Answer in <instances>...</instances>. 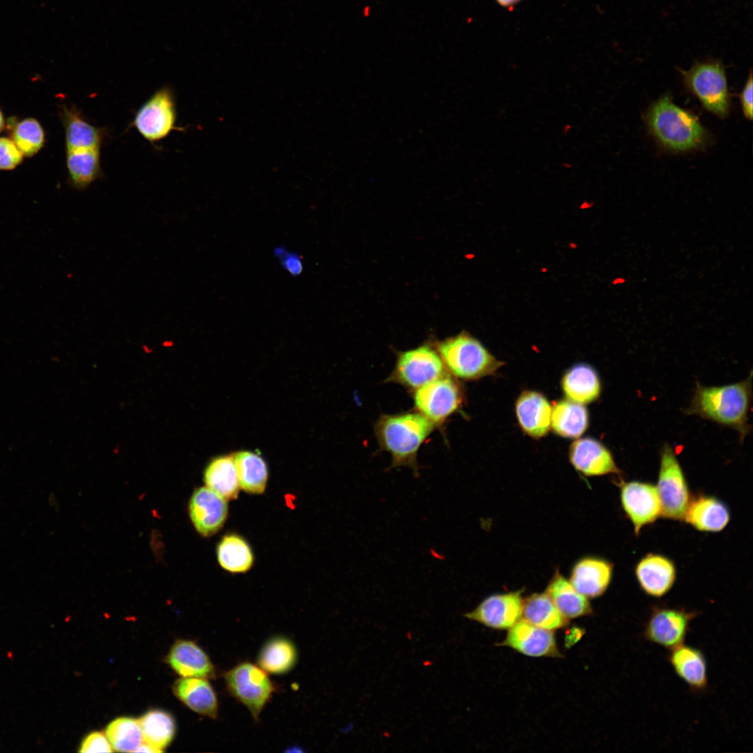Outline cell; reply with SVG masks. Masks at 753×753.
<instances>
[{
    "instance_id": "27",
    "label": "cell",
    "mask_w": 753,
    "mask_h": 753,
    "mask_svg": "<svg viewBox=\"0 0 753 753\" xmlns=\"http://www.w3.org/2000/svg\"><path fill=\"white\" fill-rule=\"evenodd\" d=\"M204 480L208 488L226 501L236 499L240 485L233 454L213 458L206 466Z\"/></svg>"
},
{
    "instance_id": "25",
    "label": "cell",
    "mask_w": 753,
    "mask_h": 753,
    "mask_svg": "<svg viewBox=\"0 0 753 753\" xmlns=\"http://www.w3.org/2000/svg\"><path fill=\"white\" fill-rule=\"evenodd\" d=\"M66 151L79 149L101 150L105 140V128L93 126L75 109L64 110Z\"/></svg>"
},
{
    "instance_id": "5",
    "label": "cell",
    "mask_w": 753,
    "mask_h": 753,
    "mask_svg": "<svg viewBox=\"0 0 753 753\" xmlns=\"http://www.w3.org/2000/svg\"><path fill=\"white\" fill-rule=\"evenodd\" d=\"M683 80L703 107L716 116L726 117L730 97L723 64L717 59L696 62L688 70H681Z\"/></svg>"
},
{
    "instance_id": "14",
    "label": "cell",
    "mask_w": 753,
    "mask_h": 753,
    "mask_svg": "<svg viewBox=\"0 0 753 753\" xmlns=\"http://www.w3.org/2000/svg\"><path fill=\"white\" fill-rule=\"evenodd\" d=\"M498 645L531 657H561L552 630L535 626L522 618L508 629L506 637Z\"/></svg>"
},
{
    "instance_id": "3",
    "label": "cell",
    "mask_w": 753,
    "mask_h": 753,
    "mask_svg": "<svg viewBox=\"0 0 753 753\" xmlns=\"http://www.w3.org/2000/svg\"><path fill=\"white\" fill-rule=\"evenodd\" d=\"M648 127L658 142L674 151H687L704 144L707 133L698 119L664 96L648 109Z\"/></svg>"
},
{
    "instance_id": "44",
    "label": "cell",
    "mask_w": 753,
    "mask_h": 753,
    "mask_svg": "<svg viewBox=\"0 0 753 753\" xmlns=\"http://www.w3.org/2000/svg\"><path fill=\"white\" fill-rule=\"evenodd\" d=\"M571 129L572 126L570 124H567L563 128V133L565 135L568 134Z\"/></svg>"
},
{
    "instance_id": "4",
    "label": "cell",
    "mask_w": 753,
    "mask_h": 753,
    "mask_svg": "<svg viewBox=\"0 0 753 753\" xmlns=\"http://www.w3.org/2000/svg\"><path fill=\"white\" fill-rule=\"evenodd\" d=\"M436 348L447 372L456 379H480L503 365L478 340L465 331L438 342Z\"/></svg>"
},
{
    "instance_id": "31",
    "label": "cell",
    "mask_w": 753,
    "mask_h": 753,
    "mask_svg": "<svg viewBox=\"0 0 753 753\" xmlns=\"http://www.w3.org/2000/svg\"><path fill=\"white\" fill-rule=\"evenodd\" d=\"M240 487L251 494H262L268 472L265 460L257 453L241 450L233 453Z\"/></svg>"
},
{
    "instance_id": "21",
    "label": "cell",
    "mask_w": 753,
    "mask_h": 753,
    "mask_svg": "<svg viewBox=\"0 0 753 753\" xmlns=\"http://www.w3.org/2000/svg\"><path fill=\"white\" fill-rule=\"evenodd\" d=\"M167 658L172 668L183 677L215 676V668L208 656L192 641H176Z\"/></svg>"
},
{
    "instance_id": "34",
    "label": "cell",
    "mask_w": 753,
    "mask_h": 753,
    "mask_svg": "<svg viewBox=\"0 0 753 753\" xmlns=\"http://www.w3.org/2000/svg\"><path fill=\"white\" fill-rule=\"evenodd\" d=\"M144 743L162 752L173 739L175 723L171 715L161 710H151L139 719Z\"/></svg>"
},
{
    "instance_id": "30",
    "label": "cell",
    "mask_w": 753,
    "mask_h": 753,
    "mask_svg": "<svg viewBox=\"0 0 753 753\" xmlns=\"http://www.w3.org/2000/svg\"><path fill=\"white\" fill-rule=\"evenodd\" d=\"M101 150L66 151V165L72 184L84 190L102 175Z\"/></svg>"
},
{
    "instance_id": "2",
    "label": "cell",
    "mask_w": 753,
    "mask_h": 753,
    "mask_svg": "<svg viewBox=\"0 0 753 753\" xmlns=\"http://www.w3.org/2000/svg\"><path fill=\"white\" fill-rule=\"evenodd\" d=\"M752 374L743 381L722 386L696 385L687 414L697 415L736 429L740 440L747 434Z\"/></svg>"
},
{
    "instance_id": "33",
    "label": "cell",
    "mask_w": 753,
    "mask_h": 753,
    "mask_svg": "<svg viewBox=\"0 0 753 753\" xmlns=\"http://www.w3.org/2000/svg\"><path fill=\"white\" fill-rule=\"evenodd\" d=\"M221 567L233 573L245 572L252 565L254 556L248 542L236 534L226 535L217 548Z\"/></svg>"
},
{
    "instance_id": "35",
    "label": "cell",
    "mask_w": 753,
    "mask_h": 753,
    "mask_svg": "<svg viewBox=\"0 0 753 753\" xmlns=\"http://www.w3.org/2000/svg\"><path fill=\"white\" fill-rule=\"evenodd\" d=\"M106 735L112 748L121 752H135L143 740L139 721L127 717L111 722L106 728Z\"/></svg>"
},
{
    "instance_id": "15",
    "label": "cell",
    "mask_w": 753,
    "mask_h": 753,
    "mask_svg": "<svg viewBox=\"0 0 753 753\" xmlns=\"http://www.w3.org/2000/svg\"><path fill=\"white\" fill-rule=\"evenodd\" d=\"M188 509L195 529L206 537L218 531L228 515L227 501L207 487H199L193 492Z\"/></svg>"
},
{
    "instance_id": "13",
    "label": "cell",
    "mask_w": 753,
    "mask_h": 753,
    "mask_svg": "<svg viewBox=\"0 0 753 753\" xmlns=\"http://www.w3.org/2000/svg\"><path fill=\"white\" fill-rule=\"evenodd\" d=\"M622 507L638 535L646 525L661 515V503L656 487L643 482L631 481L621 484Z\"/></svg>"
},
{
    "instance_id": "11",
    "label": "cell",
    "mask_w": 753,
    "mask_h": 753,
    "mask_svg": "<svg viewBox=\"0 0 753 753\" xmlns=\"http://www.w3.org/2000/svg\"><path fill=\"white\" fill-rule=\"evenodd\" d=\"M697 613L682 609L657 607L652 611L644 627L646 640L671 649L683 644L691 621Z\"/></svg>"
},
{
    "instance_id": "6",
    "label": "cell",
    "mask_w": 753,
    "mask_h": 753,
    "mask_svg": "<svg viewBox=\"0 0 753 753\" xmlns=\"http://www.w3.org/2000/svg\"><path fill=\"white\" fill-rule=\"evenodd\" d=\"M174 95L167 85L155 91L137 109L132 126L152 144L166 138L176 126L177 112Z\"/></svg>"
},
{
    "instance_id": "39",
    "label": "cell",
    "mask_w": 753,
    "mask_h": 753,
    "mask_svg": "<svg viewBox=\"0 0 753 753\" xmlns=\"http://www.w3.org/2000/svg\"><path fill=\"white\" fill-rule=\"evenodd\" d=\"M277 252L283 268L290 274L296 276L302 272L303 264L299 256L280 248H278Z\"/></svg>"
},
{
    "instance_id": "37",
    "label": "cell",
    "mask_w": 753,
    "mask_h": 753,
    "mask_svg": "<svg viewBox=\"0 0 753 753\" xmlns=\"http://www.w3.org/2000/svg\"><path fill=\"white\" fill-rule=\"evenodd\" d=\"M23 154L13 139L0 137V169L10 170L20 165Z\"/></svg>"
},
{
    "instance_id": "42",
    "label": "cell",
    "mask_w": 753,
    "mask_h": 753,
    "mask_svg": "<svg viewBox=\"0 0 753 753\" xmlns=\"http://www.w3.org/2000/svg\"><path fill=\"white\" fill-rule=\"evenodd\" d=\"M501 6L505 7L512 6L521 0H496Z\"/></svg>"
},
{
    "instance_id": "8",
    "label": "cell",
    "mask_w": 753,
    "mask_h": 753,
    "mask_svg": "<svg viewBox=\"0 0 753 753\" xmlns=\"http://www.w3.org/2000/svg\"><path fill=\"white\" fill-rule=\"evenodd\" d=\"M225 679L229 693L257 720L274 690L266 671L252 663L244 662L229 670L225 674Z\"/></svg>"
},
{
    "instance_id": "29",
    "label": "cell",
    "mask_w": 753,
    "mask_h": 753,
    "mask_svg": "<svg viewBox=\"0 0 753 753\" xmlns=\"http://www.w3.org/2000/svg\"><path fill=\"white\" fill-rule=\"evenodd\" d=\"M298 652L295 644L283 636L269 639L258 655L259 667L269 674L280 675L289 672L296 665Z\"/></svg>"
},
{
    "instance_id": "1",
    "label": "cell",
    "mask_w": 753,
    "mask_h": 753,
    "mask_svg": "<svg viewBox=\"0 0 753 753\" xmlns=\"http://www.w3.org/2000/svg\"><path fill=\"white\" fill-rule=\"evenodd\" d=\"M435 426L418 411L381 416L374 432L380 447L391 456L389 469L407 466L418 477V452Z\"/></svg>"
},
{
    "instance_id": "19",
    "label": "cell",
    "mask_w": 753,
    "mask_h": 753,
    "mask_svg": "<svg viewBox=\"0 0 753 753\" xmlns=\"http://www.w3.org/2000/svg\"><path fill=\"white\" fill-rule=\"evenodd\" d=\"M612 571V564L604 559L584 558L575 565L569 581L581 595L587 598H594L606 591Z\"/></svg>"
},
{
    "instance_id": "26",
    "label": "cell",
    "mask_w": 753,
    "mask_h": 753,
    "mask_svg": "<svg viewBox=\"0 0 753 753\" xmlns=\"http://www.w3.org/2000/svg\"><path fill=\"white\" fill-rule=\"evenodd\" d=\"M545 593L560 613L568 620L592 613V607L588 598L578 592L558 570L549 582Z\"/></svg>"
},
{
    "instance_id": "28",
    "label": "cell",
    "mask_w": 753,
    "mask_h": 753,
    "mask_svg": "<svg viewBox=\"0 0 753 753\" xmlns=\"http://www.w3.org/2000/svg\"><path fill=\"white\" fill-rule=\"evenodd\" d=\"M588 413L584 404L568 400L556 402L552 406L551 427L564 438H578L587 429Z\"/></svg>"
},
{
    "instance_id": "20",
    "label": "cell",
    "mask_w": 753,
    "mask_h": 753,
    "mask_svg": "<svg viewBox=\"0 0 753 753\" xmlns=\"http://www.w3.org/2000/svg\"><path fill=\"white\" fill-rule=\"evenodd\" d=\"M669 662L676 674L694 692L708 685L707 662L699 648L683 644L670 649Z\"/></svg>"
},
{
    "instance_id": "16",
    "label": "cell",
    "mask_w": 753,
    "mask_h": 753,
    "mask_svg": "<svg viewBox=\"0 0 753 753\" xmlns=\"http://www.w3.org/2000/svg\"><path fill=\"white\" fill-rule=\"evenodd\" d=\"M569 460L574 468L587 476L620 474L611 452L598 440L579 439L569 448Z\"/></svg>"
},
{
    "instance_id": "9",
    "label": "cell",
    "mask_w": 753,
    "mask_h": 753,
    "mask_svg": "<svg viewBox=\"0 0 753 753\" xmlns=\"http://www.w3.org/2000/svg\"><path fill=\"white\" fill-rule=\"evenodd\" d=\"M661 503V515L672 519H683L690 501L684 473L671 447L665 445L660 457L656 487Z\"/></svg>"
},
{
    "instance_id": "17",
    "label": "cell",
    "mask_w": 753,
    "mask_h": 753,
    "mask_svg": "<svg viewBox=\"0 0 753 753\" xmlns=\"http://www.w3.org/2000/svg\"><path fill=\"white\" fill-rule=\"evenodd\" d=\"M515 408L519 427L526 434L540 439L549 432L552 406L542 393L523 391L517 397Z\"/></svg>"
},
{
    "instance_id": "41",
    "label": "cell",
    "mask_w": 753,
    "mask_h": 753,
    "mask_svg": "<svg viewBox=\"0 0 753 753\" xmlns=\"http://www.w3.org/2000/svg\"><path fill=\"white\" fill-rule=\"evenodd\" d=\"M135 752H161L160 750L154 748L151 745L144 743H142Z\"/></svg>"
},
{
    "instance_id": "22",
    "label": "cell",
    "mask_w": 753,
    "mask_h": 753,
    "mask_svg": "<svg viewBox=\"0 0 753 753\" xmlns=\"http://www.w3.org/2000/svg\"><path fill=\"white\" fill-rule=\"evenodd\" d=\"M683 519L698 531L718 532L728 524L730 514L717 499L701 495L690 500Z\"/></svg>"
},
{
    "instance_id": "43",
    "label": "cell",
    "mask_w": 753,
    "mask_h": 753,
    "mask_svg": "<svg viewBox=\"0 0 753 753\" xmlns=\"http://www.w3.org/2000/svg\"><path fill=\"white\" fill-rule=\"evenodd\" d=\"M5 126V121L3 114L0 109V132H2Z\"/></svg>"
},
{
    "instance_id": "36",
    "label": "cell",
    "mask_w": 753,
    "mask_h": 753,
    "mask_svg": "<svg viewBox=\"0 0 753 753\" xmlns=\"http://www.w3.org/2000/svg\"><path fill=\"white\" fill-rule=\"evenodd\" d=\"M12 139L23 155L32 156L43 146L45 133L36 119L26 118L16 125Z\"/></svg>"
},
{
    "instance_id": "38",
    "label": "cell",
    "mask_w": 753,
    "mask_h": 753,
    "mask_svg": "<svg viewBox=\"0 0 753 753\" xmlns=\"http://www.w3.org/2000/svg\"><path fill=\"white\" fill-rule=\"evenodd\" d=\"M79 752H111L112 747L107 738L101 732L89 734L82 742Z\"/></svg>"
},
{
    "instance_id": "23",
    "label": "cell",
    "mask_w": 753,
    "mask_h": 753,
    "mask_svg": "<svg viewBox=\"0 0 753 753\" xmlns=\"http://www.w3.org/2000/svg\"><path fill=\"white\" fill-rule=\"evenodd\" d=\"M561 385L567 400L584 405L595 401L602 389L596 370L586 363L569 368L563 375Z\"/></svg>"
},
{
    "instance_id": "40",
    "label": "cell",
    "mask_w": 753,
    "mask_h": 753,
    "mask_svg": "<svg viewBox=\"0 0 753 753\" xmlns=\"http://www.w3.org/2000/svg\"><path fill=\"white\" fill-rule=\"evenodd\" d=\"M752 74L750 71L749 77L740 96L743 114L750 120L752 119Z\"/></svg>"
},
{
    "instance_id": "24",
    "label": "cell",
    "mask_w": 753,
    "mask_h": 753,
    "mask_svg": "<svg viewBox=\"0 0 753 753\" xmlns=\"http://www.w3.org/2000/svg\"><path fill=\"white\" fill-rule=\"evenodd\" d=\"M176 696L193 711L215 719L218 703L210 683L204 678L183 677L174 685Z\"/></svg>"
},
{
    "instance_id": "12",
    "label": "cell",
    "mask_w": 753,
    "mask_h": 753,
    "mask_svg": "<svg viewBox=\"0 0 753 753\" xmlns=\"http://www.w3.org/2000/svg\"><path fill=\"white\" fill-rule=\"evenodd\" d=\"M523 600L519 591L492 595L464 616L489 628L508 630L522 618Z\"/></svg>"
},
{
    "instance_id": "7",
    "label": "cell",
    "mask_w": 753,
    "mask_h": 753,
    "mask_svg": "<svg viewBox=\"0 0 753 753\" xmlns=\"http://www.w3.org/2000/svg\"><path fill=\"white\" fill-rule=\"evenodd\" d=\"M447 373L436 349L423 344L398 353L388 381L414 391Z\"/></svg>"
},
{
    "instance_id": "32",
    "label": "cell",
    "mask_w": 753,
    "mask_h": 753,
    "mask_svg": "<svg viewBox=\"0 0 753 753\" xmlns=\"http://www.w3.org/2000/svg\"><path fill=\"white\" fill-rule=\"evenodd\" d=\"M522 619L552 631L568 624V619L560 613L545 593H533L523 600Z\"/></svg>"
},
{
    "instance_id": "18",
    "label": "cell",
    "mask_w": 753,
    "mask_h": 753,
    "mask_svg": "<svg viewBox=\"0 0 753 753\" xmlns=\"http://www.w3.org/2000/svg\"><path fill=\"white\" fill-rule=\"evenodd\" d=\"M637 581L647 595L660 598L667 593L676 579V568L667 557L649 554L641 558L635 570Z\"/></svg>"
},
{
    "instance_id": "10",
    "label": "cell",
    "mask_w": 753,
    "mask_h": 753,
    "mask_svg": "<svg viewBox=\"0 0 753 753\" xmlns=\"http://www.w3.org/2000/svg\"><path fill=\"white\" fill-rule=\"evenodd\" d=\"M413 399L416 411L439 425L462 406L464 393L457 380L446 374L415 390Z\"/></svg>"
}]
</instances>
